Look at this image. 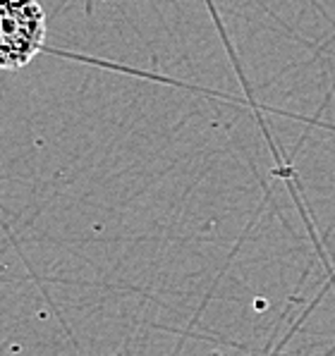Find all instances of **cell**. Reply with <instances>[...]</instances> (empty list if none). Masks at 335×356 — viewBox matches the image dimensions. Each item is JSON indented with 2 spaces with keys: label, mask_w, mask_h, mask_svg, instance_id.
<instances>
[{
  "label": "cell",
  "mask_w": 335,
  "mask_h": 356,
  "mask_svg": "<svg viewBox=\"0 0 335 356\" xmlns=\"http://www.w3.org/2000/svg\"><path fill=\"white\" fill-rule=\"evenodd\" d=\"M46 41V13L38 0H0V70H22Z\"/></svg>",
  "instance_id": "6da1fadb"
}]
</instances>
